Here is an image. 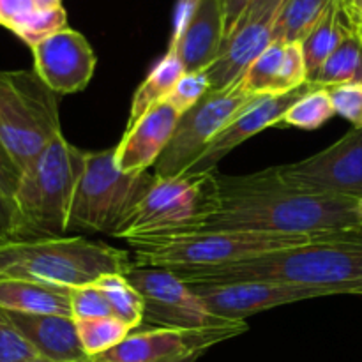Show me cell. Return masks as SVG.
<instances>
[{
	"label": "cell",
	"mask_w": 362,
	"mask_h": 362,
	"mask_svg": "<svg viewBox=\"0 0 362 362\" xmlns=\"http://www.w3.org/2000/svg\"><path fill=\"white\" fill-rule=\"evenodd\" d=\"M194 296L214 317L230 322H244L251 315L317 297H329L317 288L274 281L187 283Z\"/></svg>",
	"instance_id": "4fadbf2b"
},
{
	"label": "cell",
	"mask_w": 362,
	"mask_h": 362,
	"mask_svg": "<svg viewBox=\"0 0 362 362\" xmlns=\"http://www.w3.org/2000/svg\"><path fill=\"white\" fill-rule=\"evenodd\" d=\"M361 212H362V200H361Z\"/></svg>",
	"instance_id": "f6af8a7d"
},
{
	"label": "cell",
	"mask_w": 362,
	"mask_h": 362,
	"mask_svg": "<svg viewBox=\"0 0 362 362\" xmlns=\"http://www.w3.org/2000/svg\"><path fill=\"white\" fill-rule=\"evenodd\" d=\"M260 95L246 90L243 80L221 90H209L198 105L179 117L175 133L154 165L156 179H172L189 172L212 140Z\"/></svg>",
	"instance_id": "9c48e42d"
},
{
	"label": "cell",
	"mask_w": 362,
	"mask_h": 362,
	"mask_svg": "<svg viewBox=\"0 0 362 362\" xmlns=\"http://www.w3.org/2000/svg\"><path fill=\"white\" fill-rule=\"evenodd\" d=\"M322 235L362 230L361 200L308 193L283 182L276 168L219 177V207L198 232Z\"/></svg>",
	"instance_id": "6da1fadb"
},
{
	"label": "cell",
	"mask_w": 362,
	"mask_h": 362,
	"mask_svg": "<svg viewBox=\"0 0 362 362\" xmlns=\"http://www.w3.org/2000/svg\"><path fill=\"white\" fill-rule=\"evenodd\" d=\"M0 310L73 317L69 288L27 279H0Z\"/></svg>",
	"instance_id": "ffe728a7"
},
{
	"label": "cell",
	"mask_w": 362,
	"mask_h": 362,
	"mask_svg": "<svg viewBox=\"0 0 362 362\" xmlns=\"http://www.w3.org/2000/svg\"><path fill=\"white\" fill-rule=\"evenodd\" d=\"M357 23H362V20H361V21H357Z\"/></svg>",
	"instance_id": "bcb514c9"
},
{
	"label": "cell",
	"mask_w": 362,
	"mask_h": 362,
	"mask_svg": "<svg viewBox=\"0 0 362 362\" xmlns=\"http://www.w3.org/2000/svg\"><path fill=\"white\" fill-rule=\"evenodd\" d=\"M71 315L74 320H88V318L113 317L105 293L95 283L92 285L69 288Z\"/></svg>",
	"instance_id": "4dcf8cb0"
},
{
	"label": "cell",
	"mask_w": 362,
	"mask_h": 362,
	"mask_svg": "<svg viewBox=\"0 0 362 362\" xmlns=\"http://www.w3.org/2000/svg\"><path fill=\"white\" fill-rule=\"evenodd\" d=\"M186 73L184 71L182 62H180L179 55L173 48L168 46V52L156 62L151 73L147 74L144 81L138 85V88L133 94V101H131V112L129 119H127V126H133L147 110L156 106L158 103L165 101L166 95L170 94L180 76Z\"/></svg>",
	"instance_id": "7402d4cb"
},
{
	"label": "cell",
	"mask_w": 362,
	"mask_h": 362,
	"mask_svg": "<svg viewBox=\"0 0 362 362\" xmlns=\"http://www.w3.org/2000/svg\"><path fill=\"white\" fill-rule=\"evenodd\" d=\"M329 235H283L258 232H191L179 235L154 237L129 243L133 246L134 264L141 267L177 269L219 267L272 251L286 250Z\"/></svg>",
	"instance_id": "5b68a950"
},
{
	"label": "cell",
	"mask_w": 362,
	"mask_h": 362,
	"mask_svg": "<svg viewBox=\"0 0 362 362\" xmlns=\"http://www.w3.org/2000/svg\"><path fill=\"white\" fill-rule=\"evenodd\" d=\"M76 329L81 349L88 359L105 356L106 352L119 346L133 331L129 325L115 317L76 320Z\"/></svg>",
	"instance_id": "484cf974"
},
{
	"label": "cell",
	"mask_w": 362,
	"mask_h": 362,
	"mask_svg": "<svg viewBox=\"0 0 362 362\" xmlns=\"http://www.w3.org/2000/svg\"><path fill=\"white\" fill-rule=\"evenodd\" d=\"M64 28H67V14L66 9L60 6L55 9L34 11L13 28V34L18 35L25 45L34 48L46 37L64 30Z\"/></svg>",
	"instance_id": "f1b7e54d"
},
{
	"label": "cell",
	"mask_w": 362,
	"mask_h": 362,
	"mask_svg": "<svg viewBox=\"0 0 362 362\" xmlns=\"http://www.w3.org/2000/svg\"><path fill=\"white\" fill-rule=\"evenodd\" d=\"M13 219L14 205L6 194L0 191V244L13 240Z\"/></svg>",
	"instance_id": "74e56055"
},
{
	"label": "cell",
	"mask_w": 362,
	"mask_h": 362,
	"mask_svg": "<svg viewBox=\"0 0 362 362\" xmlns=\"http://www.w3.org/2000/svg\"><path fill=\"white\" fill-rule=\"evenodd\" d=\"M334 105L327 87H315L303 98L297 99L288 112L285 113L279 126L299 127V129L313 131L324 126L331 117H334Z\"/></svg>",
	"instance_id": "4316f807"
},
{
	"label": "cell",
	"mask_w": 362,
	"mask_h": 362,
	"mask_svg": "<svg viewBox=\"0 0 362 362\" xmlns=\"http://www.w3.org/2000/svg\"><path fill=\"white\" fill-rule=\"evenodd\" d=\"M283 4H285V0H250V6H247L246 13L240 18V21L260 20V18L269 16V14L279 13Z\"/></svg>",
	"instance_id": "8d00e7d4"
},
{
	"label": "cell",
	"mask_w": 362,
	"mask_h": 362,
	"mask_svg": "<svg viewBox=\"0 0 362 362\" xmlns=\"http://www.w3.org/2000/svg\"><path fill=\"white\" fill-rule=\"evenodd\" d=\"M129 253L83 237L9 240L0 244V279H27L76 288L101 276L126 274Z\"/></svg>",
	"instance_id": "3957f363"
},
{
	"label": "cell",
	"mask_w": 362,
	"mask_h": 362,
	"mask_svg": "<svg viewBox=\"0 0 362 362\" xmlns=\"http://www.w3.org/2000/svg\"><path fill=\"white\" fill-rule=\"evenodd\" d=\"M87 362H105L103 359H99V357H94V359H88Z\"/></svg>",
	"instance_id": "b9f144b4"
},
{
	"label": "cell",
	"mask_w": 362,
	"mask_h": 362,
	"mask_svg": "<svg viewBox=\"0 0 362 362\" xmlns=\"http://www.w3.org/2000/svg\"><path fill=\"white\" fill-rule=\"evenodd\" d=\"M313 83L317 87L362 83V37L357 25L325 60Z\"/></svg>",
	"instance_id": "603a6c76"
},
{
	"label": "cell",
	"mask_w": 362,
	"mask_h": 362,
	"mask_svg": "<svg viewBox=\"0 0 362 362\" xmlns=\"http://www.w3.org/2000/svg\"><path fill=\"white\" fill-rule=\"evenodd\" d=\"M349 13V16L352 18L354 23L362 20V0H346V4H343Z\"/></svg>",
	"instance_id": "f35d334b"
},
{
	"label": "cell",
	"mask_w": 362,
	"mask_h": 362,
	"mask_svg": "<svg viewBox=\"0 0 362 362\" xmlns=\"http://www.w3.org/2000/svg\"><path fill=\"white\" fill-rule=\"evenodd\" d=\"M283 57H285V42H271L267 49L251 64L243 78L247 92L253 95H276L279 92V78H281Z\"/></svg>",
	"instance_id": "83f0119b"
},
{
	"label": "cell",
	"mask_w": 362,
	"mask_h": 362,
	"mask_svg": "<svg viewBox=\"0 0 362 362\" xmlns=\"http://www.w3.org/2000/svg\"><path fill=\"white\" fill-rule=\"evenodd\" d=\"M85 152L59 134L27 168L13 198V240L66 237Z\"/></svg>",
	"instance_id": "277c9868"
},
{
	"label": "cell",
	"mask_w": 362,
	"mask_h": 362,
	"mask_svg": "<svg viewBox=\"0 0 362 362\" xmlns=\"http://www.w3.org/2000/svg\"><path fill=\"white\" fill-rule=\"evenodd\" d=\"M278 13L253 21H240L225 39L221 52L205 69L211 90H221L243 80L251 64L274 42V23Z\"/></svg>",
	"instance_id": "ac0fdd59"
},
{
	"label": "cell",
	"mask_w": 362,
	"mask_h": 362,
	"mask_svg": "<svg viewBox=\"0 0 362 362\" xmlns=\"http://www.w3.org/2000/svg\"><path fill=\"white\" fill-rule=\"evenodd\" d=\"M317 87L315 83L308 81L303 87L296 88L292 92H286V94H276V95H260V98L255 99L253 103L246 106L214 140L209 144V147L205 148L204 154L198 158V161L194 163L189 168V172L184 173V175H191V173H205V172H214L216 165L221 161L225 156H228L230 152L235 147H239L240 144H244L246 140H250L255 134L262 133L264 129L272 126H279V122L283 120L285 113L288 112L290 106L297 101V99L303 98L304 94H308L310 90Z\"/></svg>",
	"instance_id": "2e32d148"
},
{
	"label": "cell",
	"mask_w": 362,
	"mask_h": 362,
	"mask_svg": "<svg viewBox=\"0 0 362 362\" xmlns=\"http://www.w3.org/2000/svg\"><path fill=\"white\" fill-rule=\"evenodd\" d=\"M276 173L296 189L362 200V129L354 127L318 154L276 166Z\"/></svg>",
	"instance_id": "30bf717a"
},
{
	"label": "cell",
	"mask_w": 362,
	"mask_h": 362,
	"mask_svg": "<svg viewBox=\"0 0 362 362\" xmlns=\"http://www.w3.org/2000/svg\"><path fill=\"white\" fill-rule=\"evenodd\" d=\"M219 207V177L216 172L156 179L147 197L126 219L115 237L140 239L198 232Z\"/></svg>",
	"instance_id": "52a82bcc"
},
{
	"label": "cell",
	"mask_w": 362,
	"mask_h": 362,
	"mask_svg": "<svg viewBox=\"0 0 362 362\" xmlns=\"http://www.w3.org/2000/svg\"><path fill=\"white\" fill-rule=\"evenodd\" d=\"M34 69L55 94L87 88L94 76L95 55L83 34L64 28L32 48Z\"/></svg>",
	"instance_id": "9a60e30c"
},
{
	"label": "cell",
	"mask_w": 362,
	"mask_h": 362,
	"mask_svg": "<svg viewBox=\"0 0 362 362\" xmlns=\"http://www.w3.org/2000/svg\"><path fill=\"white\" fill-rule=\"evenodd\" d=\"M14 327L34 346L37 356L59 362H83L88 357L78 338L76 320L62 315H28L6 311Z\"/></svg>",
	"instance_id": "d6986e66"
},
{
	"label": "cell",
	"mask_w": 362,
	"mask_h": 362,
	"mask_svg": "<svg viewBox=\"0 0 362 362\" xmlns=\"http://www.w3.org/2000/svg\"><path fill=\"white\" fill-rule=\"evenodd\" d=\"M357 25V28H359V34H361V37H362V23H356Z\"/></svg>",
	"instance_id": "7bdbcfd3"
},
{
	"label": "cell",
	"mask_w": 362,
	"mask_h": 362,
	"mask_svg": "<svg viewBox=\"0 0 362 362\" xmlns=\"http://www.w3.org/2000/svg\"><path fill=\"white\" fill-rule=\"evenodd\" d=\"M172 272L186 283L274 281L317 288L327 296H362V230L329 233L235 264Z\"/></svg>",
	"instance_id": "7a4b0ae2"
},
{
	"label": "cell",
	"mask_w": 362,
	"mask_h": 362,
	"mask_svg": "<svg viewBox=\"0 0 362 362\" xmlns=\"http://www.w3.org/2000/svg\"><path fill=\"white\" fill-rule=\"evenodd\" d=\"M95 285L105 293L113 317L129 325L133 331L144 325V297L126 278V274L101 276Z\"/></svg>",
	"instance_id": "d4e9b609"
},
{
	"label": "cell",
	"mask_w": 362,
	"mask_h": 362,
	"mask_svg": "<svg viewBox=\"0 0 362 362\" xmlns=\"http://www.w3.org/2000/svg\"><path fill=\"white\" fill-rule=\"evenodd\" d=\"M354 27L356 23L349 16L341 0H334L324 13V16L318 20V23L311 28L310 34L304 37V41L300 42L304 60H306L308 81L313 83L325 60L341 45L343 39Z\"/></svg>",
	"instance_id": "44dd1931"
},
{
	"label": "cell",
	"mask_w": 362,
	"mask_h": 362,
	"mask_svg": "<svg viewBox=\"0 0 362 362\" xmlns=\"http://www.w3.org/2000/svg\"><path fill=\"white\" fill-rule=\"evenodd\" d=\"M151 172H120L115 163V147L85 152L83 168L74 187L67 232H95L115 237L154 186Z\"/></svg>",
	"instance_id": "8992f818"
},
{
	"label": "cell",
	"mask_w": 362,
	"mask_h": 362,
	"mask_svg": "<svg viewBox=\"0 0 362 362\" xmlns=\"http://www.w3.org/2000/svg\"><path fill=\"white\" fill-rule=\"evenodd\" d=\"M209 90H211V83H209L205 71H200V73H184L180 80L175 83V87L166 95L165 101L170 103L182 115L187 110L193 108L194 105H198L209 94Z\"/></svg>",
	"instance_id": "f546056e"
},
{
	"label": "cell",
	"mask_w": 362,
	"mask_h": 362,
	"mask_svg": "<svg viewBox=\"0 0 362 362\" xmlns=\"http://www.w3.org/2000/svg\"><path fill=\"white\" fill-rule=\"evenodd\" d=\"M23 172H21L20 166L16 165V161L13 159V156L9 154L7 147L4 145L2 138H0V191L13 202L14 194H16L18 186H20V180Z\"/></svg>",
	"instance_id": "836d02e7"
},
{
	"label": "cell",
	"mask_w": 362,
	"mask_h": 362,
	"mask_svg": "<svg viewBox=\"0 0 362 362\" xmlns=\"http://www.w3.org/2000/svg\"><path fill=\"white\" fill-rule=\"evenodd\" d=\"M334 0H285L274 23L276 42H303Z\"/></svg>",
	"instance_id": "cb8c5ba5"
},
{
	"label": "cell",
	"mask_w": 362,
	"mask_h": 362,
	"mask_svg": "<svg viewBox=\"0 0 362 362\" xmlns=\"http://www.w3.org/2000/svg\"><path fill=\"white\" fill-rule=\"evenodd\" d=\"M179 117L180 113L170 103L161 101L147 110L133 126L126 127L115 147V163L120 172L129 175L148 172L172 140Z\"/></svg>",
	"instance_id": "e0dca14e"
},
{
	"label": "cell",
	"mask_w": 362,
	"mask_h": 362,
	"mask_svg": "<svg viewBox=\"0 0 362 362\" xmlns=\"http://www.w3.org/2000/svg\"><path fill=\"white\" fill-rule=\"evenodd\" d=\"M59 134V94L35 69H0V138L21 172Z\"/></svg>",
	"instance_id": "ba28073f"
},
{
	"label": "cell",
	"mask_w": 362,
	"mask_h": 362,
	"mask_svg": "<svg viewBox=\"0 0 362 362\" xmlns=\"http://www.w3.org/2000/svg\"><path fill=\"white\" fill-rule=\"evenodd\" d=\"M225 42V14L219 0H180L175 13L170 48L186 73L205 71Z\"/></svg>",
	"instance_id": "5bb4252c"
},
{
	"label": "cell",
	"mask_w": 362,
	"mask_h": 362,
	"mask_svg": "<svg viewBox=\"0 0 362 362\" xmlns=\"http://www.w3.org/2000/svg\"><path fill=\"white\" fill-rule=\"evenodd\" d=\"M223 7V14H225V39L235 30L237 23L240 18L246 13L250 0H219Z\"/></svg>",
	"instance_id": "d590c367"
},
{
	"label": "cell",
	"mask_w": 362,
	"mask_h": 362,
	"mask_svg": "<svg viewBox=\"0 0 362 362\" xmlns=\"http://www.w3.org/2000/svg\"><path fill=\"white\" fill-rule=\"evenodd\" d=\"M327 88L336 115H341L354 127L362 129V83H343Z\"/></svg>",
	"instance_id": "d6a6232c"
},
{
	"label": "cell",
	"mask_w": 362,
	"mask_h": 362,
	"mask_svg": "<svg viewBox=\"0 0 362 362\" xmlns=\"http://www.w3.org/2000/svg\"><path fill=\"white\" fill-rule=\"evenodd\" d=\"M126 278L141 293L144 325L166 329H204L230 324L214 317L186 281L172 271L131 264Z\"/></svg>",
	"instance_id": "8fae6325"
},
{
	"label": "cell",
	"mask_w": 362,
	"mask_h": 362,
	"mask_svg": "<svg viewBox=\"0 0 362 362\" xmlns=\"http://www.w3.org/2000/svg\"><path fill=\"white\" fill-rule=\"evenodd\" d=\"M37 9H55L62 6V0H35Z\"/></svg>",
	"instance_id": "ab89813d"
},
{
	"label": "cell",
	"mask_w": 362,
	"mask_h": 362,
	"mask_svg": "<svg viewBox=\"0 0 362 362\" xmlns=\"http://www.w3.org/2000/svg\"><path fill=\"white\" fill-rule=\"evenodd\" d=\"M34 11H37L35 0H0V27L13 32V28Z\"/></svg>",
	"instance_id": "e575fe53"
},
{
	"label": "cell",
	"mask_w": 362,
	"mask_h": 362,
	"mask_svg": "<svg viewBox=\"0 0 362 362\" xmlns=\"http://www.w3.org/2000/svg\"><path fill=\"white\" fill-rule=\"evenodd\" d=\"M87 361H88V359H87ZM87 361H83V362H87ZM27 362H59V361H52V359H46V357L35 356L34 359H30V361H27Z\"/></svg>",
	"instance_id": "60d3db41"
},
{
	"label": "cell",
	"mask_w": 362,
	"mask_h": 362,
	"mask_svg": "<svg viewBox=\"0 0 362 362\" xmlns=\"http://www.w3.org/2000/svg\"><path fill=\"white\" fill-rule=\"evenodd\" d=\"M37 356L34 346L0 310V362H27Z\"/></svg>",
	"instance_id": "1f68e13d"
},
{
	"label": "cell",
	"mask_w": 362,
	"mask_h": 362,
	"mask_svg": "<svg viewBox=\"0 0 362 362\" xmlns=\"http://www.w3.org/2000/svg\"><path fill=\"white\" fill-rule=\"evenodd\" d=\"M247 331L246 322L204 329L148 327L131 332L99 359L105 362H194L205 350Z\"/></svg>",
	"instance_id": "7c38bea8"
},
{
	"label": "cell",
	"mask_w": 362,
	"mask_h": 362,
	"mask_svg": "<svg viewBox=\"0 0 362 362\" xmlns=\"http://www.w3.org/2000/svg\"><path fill=\"white\" fill-rule=\"evenodd\" d=\"M341 4H346V0H341Z\"/></svg>",
	"instance_id": "ee69618b"
}]
</instances>
